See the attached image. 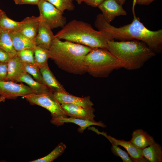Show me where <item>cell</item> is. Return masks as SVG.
Returning a JSON list of instances; mask_svg holds the SVG:
<instances>
[{
    "label": "cell",
    "mask_w": 162,
    "mask_h": 162,
    "mask_svg": "<svg viewBox=\"0 0 162 162\" xmlns=\"http://www.w3.org/2000/svg\"><path fill=\"white\" fill-rule=\"evenodd\" d=\"M0 48L14 56L16 51L14 48L9 32L1 29L0 32Z\"/></svg>",
    "instance_id": "cb8c5ba5"
},
{
    "label": "cell",
    "mask_w": 162,
    "mask_h": 162,
    "mask_svg": "<svg viewBox=\"0 0 162 162\" xmlns=\"http://www.w3.org/2000/svg\"><path fill=\"white\" fill-rule=\"evenodd\" d=\"M53 94L56 99L61 104H74L85 108L93 107L94 105L89 96L84 97H78L70 94L66 91L55 92Z\"/></svg>",
    "instance_id": "7c38bea8"
},
{
    "label": "cell",
    "mask_w": 162,
    "mask_h": 162,
    "mask_svg": "<svg viewBox=\"0 0 162 162\" xmlns=\"http://www.w3.org/2000/svg\"><path fill=\"white\" fill-rule=\"evenodd\" d=\"M116 2L120 5H122L124 3L126 0H116Z\"/></svg>",
    "instance_id": "e575fe53"
},
{
    "label": "cell",
    "mask_w": 162,
    "mask_h": 162,
    "mask_svg": "<svg viewBox=\"0 0 162 162\" xmlns=\"http://www.w3.org/2000/svg\"><path fill=\"white\" fill-rule=\"evenodd\" d=\"M22 22H17L7 16L4 12L0 16V28L9 32L17 31L20 28Z\"/></svg>",
    "instance_id": "603a6c76"
},
{
    "label": "cell",
    "mask_w": 162,
    "mask_h": 162,
    "mask_svg": "<svg viewBox=\"0 0 162 162\" xmlns=\"http://www.w3.org/2000/svg\"><path fill=\"white\" fill-rule=\"evenodd\" d=\"M22 22L21 26L17 32L34 40L40 22L39 16H33L27 17Z\"/></svg>",
    "instance_id": "5bb4252c"
},
{
    "label": "cell",
    "mask_w": 162,
    "mask_h": 162,
    "mask_svg": "<svg viewBox=\"0 0 162 162\" xmlns=\"http://www.w3.org/2000/svg\"><path fill=\"white\" fill-rule=\"evenodd\" d=\"M143 157L148 162H162V148L158 143L154 142L142 150Z\"/></svg>",
    "instance_id": "44dd1931"
},
{
    "label": "cell",
    "mask_w": 162,
    "mask_h": 162,
    "mask_svg": "<svg viewBox=\"0 0 162 162\" xmlns=\"http://www.w3.org/2000/svg\"><path fill=\"white\" fill-rule=\"evenodd\" d=\"M40 0H14L15 3L18 4H29L37 5Z\"/></svg>",
    "instance_id": "1f68e13d"
},
{
    "label": "cell",
    "mask_w": 162,
    "mask_h": 162,
    "mask_svg": "<svg viewBox=\"0 0 162 162\" xmlns=\"http://www.w3.org/2000/svg\"><path fill=\"white\" fill-rule=\"evenodd\" d=\"M89 129L94 131L98 134H101L107 138L112 144L121 146L124 147L130 155V157L134 162H148V161L143 156L142 150L134 145L130 141L117 139L104 132H100L97 129L93 127H89Z\"/></svg>",
    "instance_id": "9c48e42d"
},
{
    "label": "cell",
    "mask_w": 162,
    "mask_h": 162,
    "mask_svg": "<svg viewBox=\"0 0 162 162\" xmlns=\"http://www.w3.org/2000/svg\"><path fill=\"white\" fill-rule=\"evenodd\" d=\"M66 148L63 143L60 142L49 154L42 158L30 161V162H52L62 155Z\"/></svg>",
    "instance_id": "d4e9b609"
},
{
    "label": "cell",
    "mask_w": 162,
    "mask_h": 162,
    "mask_svg": "<svg viewBox=\"0 0 162 162\" xmlns=\"http://www.w3.org/2000/svg\"><path fill=\"white\" fill-rule=\"evenodd\" d=\"M94 26L98 30H104L108 32L114 40H137L145 43L155 53L162 51V29L147 33L135 27L131 23L116 27L108 22L102 14L97 15Z\"/></svg>",
    "instance_id": "277c9868"
},
{
    "label": "cell",
    "mask_w": 162,
    "mask_h": 162,
    "mask_svg": "<svg viewBox=\"0 0 162 162\" xmlns=\"http://www.w3.org/2000/svg\"><path fill=\"white\" fill-rule=\"evenodd\" d=\"M34 51L35 64L39 68L49 66L48 64V60L50 58L49 50L36 46L34 49Z\"/></svg>",
    "instance_id": "7402d4cb"
},
{
    "label": "cell",
    "mask_w": 162,
    "mask_h": 162,
    "mask_svg": "<svg viewBox=\"0 0 162 162\" xmlns=\"http://www.w3.org/2000/svg\"><path fill=\"white\" fill-rule=\"evenodd\" d=\"M7 73V63L0 62V80L5 81Z\"/></svg>",
    "instance_id": "4dcf8cb0"
},
{
    "label": "cell",
    "mask_w": 162,
    "mask_h": 162,
    "mask_svg": "<svg viewBox=\"0 0 162 162\" xmlns=\"http://www.w3.org/2000/svg\"><path fill=\"white\" fill-rule=\"evenodd\" d=\"M83 0H76L77 3L79 4H81L83 1Z\"/></svg>",
    "instance_id": "8d00e7d4"
},
{
    "label": "cell",
    "mask_w": 162,
    "mask_h": 162,
    "mask_svg": "<svg viewBox=\"0 0 162 162\" xmlns=\"http://www.w3.org/2000/svg\"><path fill=\"white\" fill-rule=\"evenodd\" d=\"M3 12H0V15H1V14H2L3 13Z\"/></svg>",
    "instance_id": "f35d334b"
},
{
    "label": "cell",
    "mask_w": 162,
    "mask_h": 162,
    "mask_svg": "<svg viewBox=\"0 0 162 162\" xmlns=\"http://www.w3.org/2000/svg\"><path fill=\"white\" fill-rule=\"evenodd\" d=\"M112 145L111 151L115 156L120 157L123 162H133L128 153L126 152L121 149L118 146Z\"/></svg>",
    "instance_id": "f1b7e54d"
},
{
    "label": "cell",
    "mask_w": 162,
    "mask_h": 162,
    "mask_svg": "<svg viewBox=\"0 0 162 162\" xmlns=\"http://www.w3.org/2000/svg\"><path fill=\"white\" fill-rule=\"evenodd\" d=\"M84 62L87 73L95 77H107L114 70L123 68L121 61L101 48H93L85 56Z\"/></svg>",
    "instance_id": "5b68a950"
},
{
    "label": "cell",
    "mask_w": 162,
    "mask_h": 162,
    "mask_svg": "<svg viewBox=\"0 0 162 162\" xmlns=\"http://www.w3.org/2000/svg\"><path fill=\"white\" fill-rule=\"evenodd\" d=\"M6 98L2 96H0V103L2 102H3L5 100Z\"/></svg>",
    "instance_id": "d590c367"
},
{
    "label": "cell",
    "mask_w": 162,
    "mask_h": 162,
    "mask_svg": "<svg viewBox=\"0 0 162 162\" xmlns=\"http://www.w3.org/2000/svg\"><path fill=\"white\" fill-rule=\"evenodd\" d=\"M14 56L0 48V62L7 63Z\"/></svg>",
    "instance_id": "f546056e"
},
{
    "label": "cell",
    "mask_w": 162,
    "mask_h": 162,
    "mask_svg": "<svg viewBox=\"0 0 162 162\" xmlns=\"http://www.w3.org/2000/svg\"><path fill=\"white\" fill-rule=\"evenodd\" d=\"M51 122L57 126L63 125L65 123H72L77 125L79 126L78 131L80 133H82L87 128L93 125H97L105 128L106 126L101 121L96 122L87 120H84L77 118L67 117H60L52 118Z\"/></svg>",
    "instance_id": "4fadbf2b"
},
{
    "label": "cell",
    "mask_w": 162,
    "mask_h": 162,
    "mask_svg": "<svg viewBox=\"0 0 162 162\" xmlns=\"http://www.w3.org/2000/svg\"><path fill=\"white\" fill-rule=\"evenodd\" d=\"M102 12L104 19L109 23L113 20L116 17L125 16L127 13L122 6L116 0H105L98 6Z\"/></svg>",
    "instance_id": "30bf717a"
},
{
    "label": "cell",
    "mask_w": 162,
    "mask_h": 162,
    "mask_svg": "<svg viewBox=\"0 0 162 162\" xmlns=\"http://www.w3.org/2000/svg\"><path fill=\"white\" fill-rule=\"evenodd\" d=\"M93 48L55 37L49 49L50 58L62 70L76 75L87 73L85 56Z\"/></svg>",
    "instance_id": "6da1fadb"
},
{
    "label": "cell",
    "mask_w": 162,
    "mask_h": 162,
    "mask_svg": "<svg viewBox=\"0 0 162 162\" xmlns=\"http://www.w3.org/2000/svg\"><path fill=\"white\" fill-rule=\"evenodd\" d=\"M55 37L92 48L107 50L108 41L114 40L106 32L96 31L90 24L76 20L67 23Z\"/></svg>",
    "instance_id": "7a4b0ae2"
},
{
    "label": "cell",
    "mask_w": 162,
    "mask_h": 162,
    "mask_svg": "<svg viewBox=\"0 0 162 162\" xmlns=\"http://www.w3.org/2000/svg\"><path fill=\"white\" fill-rule=\"evenodd\" d=\"M24 71L39 82L45 85L39 68L35 64L23 63Z\"/></svg>",
    "instance_id": "484cf974"
},
{
    "label": "cell",
    "mask_w": 162,
    "mask_h": 162,
    "mask_svg": "<svg viewBox=\"0 0 162 162\" xmlns=\"http://www.w3.org/2000/svg\"><path fill=\"white\" fill-rule=\"evenodd\" d=\"M3 12V11L1 9H0V12Z\"/></svg>",
    "instance_id": "74e56055"
},
{
    "label": "cell",
    "mask_w": 162,
    "mask_h": 162,
    "mask_svg": "<svg viewBox=\"0 0 162 162\" xmlns=\"http://www.w3.org/2000/svg\"><path fill=\"white\" fill-rule=\"evenodd\" d=\"M54 38L52 29L40 21L34 39L36 46L49 50Z\"/></svg>",
    "instance_id": "9a60e30c"
},
{
    "label": "cell",
    "mask_w": 162,
    "mask_h": 162,
    "mask_svg": "<svg viewBox=\"0 0 162 162\" xmlns=\"http://www.w3.org/2000/svg\"><path fill=\"white\" fill-rule=\"evenodd\" d=\"M16 82L26 83L36 94L53 92L46 85L34 80L29 74L25 71L19 76Z\"/></svg>",
    "instance_id": "d6986e66"
},
{
    "label": "cell",
    "mask_w": 162,
    "mask_h": 162,
    "mask_svg": "<svg viewBox=\"0 0 162 162\" xmlns=\"http://www.w3.org/2000/svg\"><path fill=\"white\" fill-rule=\"evenodd\" d=\"M108 50L130 70L140 68L156 55L145 43L136 39L109 41Z\"/></svg>",
    "instance_id": "3957f363"
},
{
    "label": "cell",
    "mask_w": 162,
    "mask_h": 162,
    "mask_svg": "<svg viewBox=\"0 0 162 162\" xmlns=\"http://www.w3.org/2000/svg\"><path fill=\"white\" fill-rule=\"evenodd\" d=\"M14 49L17 52L27 48H34L36 46L34 40L17 31L9 32Z\"/></svg>",
    "instance_id": "ac0fdd59"
},
{
    "label": "cell",
    "mask_w": 162,
    "mask_h": 162,
    "mask_svg": "<svg viewBox=\"0 0 162 162\" xmlns=\"http://www.w3.org/2000/svg\"><path fill=\"white\" fill-rule=\"evenodd\" d=\"M61 105L68 116L95 121L94 114L95 110L93 107L85 108L80 105L69 104Z\"/></svg>",
    "instance_id": "8fae6325"
},
{
    "label": "cell",
    "mask_w": 162,
    "mask_h": 162,
    "mask_svg": "<svg viewBox=\"0 0 162 162\" xmlns=\"http://www.w3.org/2000/svg\"><path fill=\"white\" fill-rule=\"evenodd\" d=\"M155 0H136V4L140 5H148Z\"/></svg>",
    "instance_id": "836d02e7"
},
{
    "label": "cell",
    "mask_w": 162,
    "mask_h": 162,
    "mask_svg": "<svg viewBox=\"0 0 162 162\" xmlns=\"http://www.w3.org/2000/svg\"><path fill=\"white\" fill-rule=\"evenodd\" d=\"M105 0H83V2L94 7H98Z\"/></svg>",
    "instance_id": "d6a6232c"
},
{
    "label": "cell",
    "mask_w": 162,
    "mask_h": 162,
    "mask_svg": "<svg viewBox=\"0 0 162 162\" xmlns=\"http://www.w3.org/2000/svg\"><path fill=\"white\" fill-rule=\"evenodd\" d=\"M63 13L67 10L72 11L75 8L73 2L74 0H46Z\"/></svg>",
    "instance_id": "4316f807"
},
{
    "label": "cell",
    "mask_w": 162,
    "mask_h": 162,
    "mask_svg": "<svg viewBox=\"0 0 162 162\" xmlns=\"http://www.w3.org/2000/svg\"><path fill=\"white\" fill-rule=\"evenodd\" d=\"M40 21L52 29L62 28L67 23L66 18L62 12L46 0H40L37 4Z\"/></svg>",
    "instance_id": "8992f818"
},
{
    "label": "cell",
    "mask_w": 162,
    "mask_h": 162,
    "mask_svg": "<svg viewBox=\"0 0 162 162\" xmlns=\"http://www.w3.org/2000/svg\"><path fill=\"white\" fill-rule=\"evenodd\" d=\"M136 146L142 150L155 142L154 138L142 129L134 130L130 141Z\"/></svg>",
    "instance_id": "ffe728a7"
},
{
    "label": "cell",
    "mask_w": 162,
    "mask_h": 162,
    "mask_svg": "<svg viewBox=\"0 0 162 162\" xmlns=\"http://www.w3.org/2000/svg\"><path fill=\"white\" fill-rule=\"evenodd\" d=\"M34 49L27 48L17 52L16 55L23 63L35 64Z\"/></svg>",
    "instance_id": "83f0119b"
},
{
    "label": "cell",
    "mask_w": 162,
    "mask_h": 162,
    "mask_svg": "<svg viewBox=\"0 0 162 162\" xmlns=\"http://www.w3.org/2000/svg\"><path fill=\"white\" fill-rule=\"evenodd\" d=\"M1 28H0V32L1 31Z\"/></svg>",
    "instance_id": "ab89813d"
},
{
    "label": "cell",
    "mask_w": 162,
    "mask_h": 162,
    "mask_svg": "<svg viewBox=\"0 0 162 162\" xmlns=\"http://www.w3.org/2000/svg\"><path fill=\"white\" fill-rule=\"evenodd\" d=\"M35 92L29 86L14 82L0 80V95L6 99H14Z\"/></svg>",
    "instance_id": "ba28073f"
},
{
    "label": "cell",
    "mask_w": 162,
    "mask_h": 162,
    "mask_svg": "<svg viewBox=\"0 0 162 162\" xmlns=\"http://www.w3.org/2000/svg\"><path fill=\"white\" fill-rule=\"evenodd\" d=\"M8 73L5 81L16 82L19 76L25 71L23 63L16 55L7 62Z\"/></svg>",
    "instance_id": "e0dca14e"
},
{
    "label": "cell",
    "mask_w": 162,
    "mask_h": 162,
    "mask_svg": "<svg viewBox=\"0 0 162 162\" xmlns=\"http://www.w3.org/2000/svg\"><path fill=\"white\" fill-rule=\"evenodd\" d=\"M45 85L54 93L66 90L63 86L57 80L49 66L40 68Z\"/></svg>",
    "instance_id": "2e32d148"
},
{
    "label": "cell",
    "mask_w": 162,
    "mask_h": 162,
    "mask_svg": "<svg viewBox=\"0 0 162 162\" xmlns=\"http://www.w3.org/2000/svg\"><path fill=\"white\" fill-rule=\"evenodd\" d=\"M24 97L31 104L41 106L48 110L52 118L68 117L52 92L42 94H31Z\"/></svg>",
    "instance_id": "52a82bcc"
}]
</instances>
